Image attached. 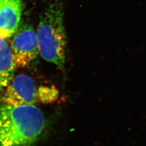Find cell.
I'll list each match as a JSON object with an SVG mask.
<instances>
[{"instance_id":"obj_1","label":"cell","mask_w":146,"mask_h":146,"mask_svg":"<svg viewBox=\"0 0 146 146\" xmlns=\"http://www.w3.org/2000/svg\"><path fill=\"white\" fill-rule=\"evenodd\" d=\"M45 127L44 116L35 105L0 106V146H32Z\"/></svg>"},{"instance_id":"obj_2","label":"cell","mask_w":146,"mask_h":146,"mask_svg":"<svg viewBox=\"0 0 146 146\" xmlns=\"http://www.w3.org/2000/svg\"><path fill=\"white\" fill-rule=\"evenodd\" d=\"M63 15L61 3H52L41 16L36 32L41 57L62 69L66 61L67 42Z\"/></svg>"},{"instance_id":"obj_3","label":"cell","mask_w":146,"mask_h":146,"mask_svg":"<svg viewBox=\"0 0 146 146\" xmlns=\"http://www.w3.org/2000/svg\"><path fill=\"white\" fill-rule=\"evenodd\" d=\"M11 49L15 67H25L39 53L36 33L28 24H20L13 35Z\"/></svg>"},{"instance_id":"obj_4","label":"cell","mask_w":146,"mask_h":146,"mask_svg":"<svg viewBox=\"0 0 146 146\" xmlns=\"http://www.w3.org/2000/svg\"><path fill=\"white\" fill-rule=\"evenodd\" d=\"M3 95L2 101L6 104L20 106L35 105L37 91L32 78L25 74L13 77Z\"/></svg>"},{"instance_id":"obj_5","label":"cell","mask_w":146,"mask_h":146,"mask_svg":"<svg viewBox=\"0 0 146 146\" xmlns=\"http://www.w3.org/2000/svg\"><path fill=\"white\" fill-rule=\"evenodd\" d=\"M22 0H0V37L12 36L20 24Z\"/></svg>"},{"instance_id":"obj_6","label":"cell","mask_w":146,"mask_h":146,"mask_svg":"<svg viewBox=\"0 0 146 146\" xmlns=\"http://www.w3.org/2000/svg\"><path fill=\"white\" fill-rule=\"evenodd\" d=\"M15 68L11 47L4 38L0 37V93L14 77Z\"/></svg>"},{"instance_id":"obj_7","label":"cell","mask_w":146,"mask_h":146,"mask_svg":"<svg viewBox=\"0 0 146 146\" xmlns=\"http://www.w3.org/2000/svg\"><path fill=\"white\" fill-rule=\"evenodd\" d=\"M58 92L55 88L41 87L37 91V99L44 104L52 103L58 99Z\"/></svg>"}]
</instances>
